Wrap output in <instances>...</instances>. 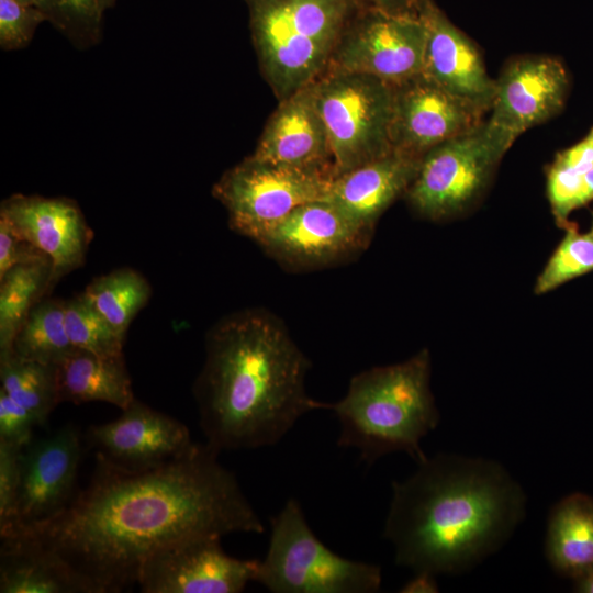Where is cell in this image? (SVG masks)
<instances>
[{"label": "cell", "mask_w": 593, "mask_h": 593, "mask_svg": "<svg viewBox=\"0 0 593 593\" xmlns=\"http://www.w3.org/2000/svg\"><path fill=\"white\" fill-rule=\"evenodd\" d=\"M438 591L436 574L427 571L414 572V577L399 590L401 593H437Z\"/></svg>", "instance_id": "38"}, {"label": "cell", "mask_w": 593, "mask_h": 593, "mask_svg": "<svg viewBox=\"0 0 593 593\" xmlns=\"http://www.w3.org/2000/svg\"><path fill=\"white\" fill-rule=\"evenodd\" d=\"M574 591L579 593H593V569L583 577L574 580Z\"/></svg>", "instance_id": "40"}, {"label": "cell", "mask_w": 593, "mask_h": 593, "mask_svg": "<svg viewBox=\"0 0 593 593\" xmlns=\"http://www.w3.org/2000/svg\"><path fill=\"white\" fill-rule=\"evenodd\" d=\"M495 83L488 122L513 144L526 130L562 108L569 81L559 60L527 56L511 61Z\"/></svg>", "instance_id": "16"}, {"label": "cell", "mask_w": 593, "mask_h": 593, "mask_svg": "<svg viewBox=\"0 0 593 593\" xmlns=\"http://www.w3.org/2000/svg\"><path fill=\"white\" fill-rule=\"evenodd\" d=\"M45 15L35 5L0 0V46L4 51L24 47Z\"/></svg>", "instance_id": "31"}, {"label": "cell", "mask_w": 593, "mask_h": 593, "mask_svg": "<svg viewBox=\"0 0 593 593\" xmlns=\"http://www.w3.org/2000/svg\"><path fill=\"white\" fill-rule=\"evenodd\" d=\"M253 156L275 164L333 174L327 132L315 103L313 82L280 101Z\"/></svg>", "instance_id": "19"}, {"label": "cell", "mask_w": 593, "mask_h": 593, "mask_svg": "<svg viewBox=\"0 0 593 593\" xmlns=\"http://www.w3.org/2000/svg\"><path fill=\"white\" fill-rule=\"evenodd\" d=\"M58 403L105 402L126 409L135 400L124 356L104 357L75 348L55 365Z\"/></svg>", "instance_id": "22"}, {"label": "cell", "mask_w": 593, "mask_h": 593, "mask_svg": "<svg viewBox=\"0 0 593 593\" xmlns=\"http://www.w3.org/2000/svg\"><path fill=\"white\" fill-rule=\"evenodd\" d=\"M1 593H90L57 555L21 536L1 538Z\"/></svg>", "instance_id": "21"}, {"label": "cell", "mask_w": 593, "mask_h": 593, "mask_svg": "<svg viewBox=\"0 0 593 593\" xmlns=\"http://www.w3.org/2000/svg\"><path fill=\"white\" fill-rule=\"evenodd\" d=\"M101 7L103 11H105L109 8H112L115 3V0H100Z\"/></svg>", "instance_id": "41"}, {"label": "cell", "mask_w": 593, "mask_h": 593, "mask_svg": "<svg viewBox=\"0 0 593 593\" xmlns=\"http://www.w3.org/2000/svg\"><path fill=\"white\" fill-rule=\"evenodd\" d=\"M219 537L177 540L143 563L137 584L144 593H238L256 581L260 560L228 556Z\"/></svg>", "instance_id": "11"}, {"label": "cell", "mask_w": 593, "mask_h": 593, "mask_svg": "<svg viewBox=\"0 0 593 593\" xmlns=\"http://www.w3.org/2000/svg\"><path fill=\"white\" fill-rule=\"evenodd\" d=\"M334 175L261 160L253 155L225 171L212 193L230 226L258 243L295 208L327 194Z\"/></svg>", "instance_id": "8"}, {"label": "cell", "mask_w": 593, "mask_h": 593, "mask_svg": "<svg viewBox=\"0 0 593 593\" xmlns=\"http://www.w3.org/2000/svg\"><path fill=\"white\" fill-rule=\"evenodd\" d=\"M0 217L51 259L53 287L83 265L93 232L72 200L15 194L2 201Z\"/></svg>", "instance_id": "17"}, {"label": "cell", "mask_w": 593, "mask_h": 593, "mask_svg": "<svg viewBox=\"0 0 593 593\" xmlns=\"http://www.w3.org/2000/svg\"><path fill=\"white\" fill-rule=\"evenodd\" d=\"M65 323L76 348L104 357L123 356L125 337L82 294L65 301Z\"/></svg>", "instance_id": "29"}, {"label": "cell", "mask_w": 593, "mask_h": 593, "mask_svg": "<svg viewBox=\"0 0 593 593\" xmlns=\"http://www.w3.org/2000/svg\"><path fill=\"white\" fill-rule=\"evenodd\" d=\"M583 175L556 158L548 172L547 192L551 211L558 226L564 228L571 222L569 215L579 208L578 200Z\"/></svg>", "instance_id": "32"}, {"label": "cell", "mask_w": 593, "mask_h": 593, "mask_svg": "<svg viewBox=\"0 0 593 593\" xmlns=\"http://www.w3.org/2000/svg\"><path fill=\"white\" fill-rule=\"evenodd\" d=\"M488 121L428 150L406 191L423 216L439 220L463 211L484 189L511 147Z\"/></svg>", "instance_id": "9"}, {"label": "cell", "mask_w": 593, "mask_h": 593, "mask_svg": "<svg viewBox=\"0 0 593 593\" xmlns=\"http://www.w3.org/2000/svg\"><path fill=\"white\" fill-rule=\"evenodd\" d=\"M423 157L399 152L337 176L324 200L358 226L372 232L376 221L415 179Z\"/></svg>", "instance_id": "20"}, {"label": "cell", "mask_w": 593, "mask_h": 593, "mask_svg": "<svg viewBox=\"0 0 593 593\" xmlns=\"http://www.w3.org/2000/svg\"><path fill=\"white\" fill-rule=\"evenodd\" d=\"M563 230V238L535 283L538 295L593 271V220L585 232H580L572 222Z\"/></svg>", "instance_id": "28"}, {"label": "cell", "mask_w": 593, "mask_h": 593, "mask_svg": "<svg viewBox=\"0 0 593 593\" xmlns=\"http://www.w3.org/2000/svg\"><path fill=\"white\" fill-rule=\"evenodd\" d=\"M590 133H592V134H593V128H592V131H591Z\"/></svg>", "instance_id": "43"}, {"label": "cell", "mask_w": 593, "mask_h": 593, "mask_svg": "<svg viewBox=\"0 0 593 593\" xmlns=\"http://www.w3.org/2000/svg\"><path fill=\"white\" fill-rule=\"evenodd\" d=\"M486 111L448 92L421 72L394 85L392 148L423 157L437 145L481 124Z\"/></svg>", "instance_id": "12"}, {"label": "cell", "mask_w": 593, "mask_h": 593, "mask_svg": "<svg viewBox=\"0 0 593 593\" xmlns=\"http://www.w3.org/2000/svg\"><path fill=\"white\" fill-rule=\"evenodd\" d=\"M122 412L119 418L92 425L87 432L96 456L119 468L152 469L187 455L195 446L183 423L136 399Z\"/></svg>", "instance_id": "14"}, {"label": "cell", "mask_w": 593, "mask_h": 593, "mask_svg": "<svg viewBox=\"0 0 593 593\" xmlns=\"http://www.w3.org/2000/svg\"><path fill=\"white\" fill-rule=\"evenodd\" d=\"M392 483L383 536L395 563L455 574L497 551L526 514V494L497 461L438 454Z\"/></svg>", "instance_id": "2"}, {"label": "cell", "mask_w": 593, "mask_h": 593, "mask_svg": "<svg viewBox=\"0 0 593 593\" xmlns=\"http://www.w3.org/2000/svg\"><path fill=\"white\" fill-rule=\"evenodd\" d=\"M46 259L49 258L43 251L22 237L3 217H0V277L16 265Z\"/></svg>", "instance_id": "35"}, {"label": "cell", "mask_w": 593, "mask_h": 593, "mask_svg": "<svg viewBox=\"0 0 593 593\" xmlns=\"http://www.w3.org/2000/svg\"><path fill=\"white\" fill-rule=\"evenodd\" d=\"M152 289L132 268H120L94 278L81 293L125 337L135 315L147 304Z\"/></svg>", "instance_id": "26"}, {"label": "cell", "mask_w": 593, "mask_h": 593, "mask_svg": "<svg viewBox=\"0 0 593 593\" xmlns=\"http://www.w3.org/2000/svg\"><path fill=\"white\" fill-rule=\"evenodd\" d=\"M310 366L266 312L247 310L216 323L193 385L206 444L219 451L273 446L304 414L326 410L306 392Z\"/></svg>", "instance_id": "3"}, {"label": "cell", "mask_w": 593, "mask_h": 593, "mask_svg": "<svg viewBox=\"0 0 593 593\" xmlns=\"http://www.w3.org/2000/svg\"><path fill=\"white\" fill-rule=\"evenodd\" d=\"M16 1L25 3V4H31V5H35V2H36V0H16Z\"/></svg>", "instance_id": "42"}, {"label": "cell", "mask_w": 593, "mask_h": 593, "mask_svg": "<svg viewBox=\"0 0 593 593\" xmlns=\"http://www.w3.org/2000/svg\"><path fill=\"white\" fill-rule=\"evenodd\" d=\"M219 452L195 444L176 460L138 471L97 456L90 482L61 512L5 537L21 536L57 555L90 593L121 592L170 542L265 532Z\"/></svg>", "instance_id": "1"}, {"label": "cell", "mask_w": 593, "mask_h": 593, "mask_svg": "<svg viewBox=\"0 0 593 593\" xmlns=\"http://www.w3.org/2000/svg\"><path fill=\"white\" fill-rule=\"evenodd\" d=\"M593 200V168L583 175L578 205L583 206Z\"/></svg>", "instance_id": "39"}, {"label": "cell", "mask_w": 593, "mask_h": 593, "mask_svg": "<svg viewBox=\"0 0 593 593\" xmlns=\"http://www.w3.org/2000/svg\"><path fill=\"white\" fill-rule=\"evenodd\" d=\"M547 560L559 574L577 580L593 569V497L572 493L553 505L545 540Z\"/></svg>", "instance_id": "23"}, {"label": "cell", "mask_w": 593, "mask_h": 593, "mask_svg": "<svg viewBox=\"0 0 593 593\" xmlns=\"http://www.w3.org/2000/svg\"><path fill=\"white\" fill-rule=\"evenodd\" d=\"M360 8L394 14H416L421 0H355Z\"/></svg>", "instance_id": "37"}, {"label": "cell", "mask_w": 593, "mask_h": 593, "mask_svg": "<svg viewBox=\"0 0 593 593\" xmlns=\"http://www.w3.org/2000/svg\"><path fill=\"white\" fill-rule=\"evenodd\" d=\"M35 7L77 47L100 41L104 12L100 0H36Z\"/></svg>", "instance_id": "30"}, {"label": "cell", "mask_w": 593, "mask_h": 593, "mask_svg": "<svg viewBox=\"0 0 593 593\" xmlns=\"http://www.w3.org/2000/svg\"><path fill=\"white\" fill-rule=\"evenodd\" d=\"M313 91L334 178L393 152L394 85L366 74L326 70L313 82Z\"/></svg>", "instance_id": "7"}, {"label": "cell", "mask_w": 593, "mask_h": 593, "mask_svg": "<svg viewBox=\"0 0 593 593\" xmlns=\"http://www.w3.org/2000/svg\"><path fill=\"white\" fill-rule=\"evenodd\" d=\"M256 582L273 593H373L379 566L344 558L313 533L301 504L289 499L271 519L269 547Z\"/></svg>", "instance_id": "6"}, {"label": "cell", "mask_w": 593, "mask_h": 593, "mask_svg": "<svg viewBox=\"0 0 593 593\" xmlns=\"http://www.w3.org/2000/svg\"><path fill=\"white\" fill-rule=\"evenodd\" d=\"M429 380L427 349L403 362L354 376L347 393L326 407L339 422L337 445L357 449L368 463L393 451L424 461L421 440L440 421Z\"/></svg>", "instance_id": "4"}, {"label": "cell", "mask_w": 593, "mask_h": 593, "mask_svg": "<svg viewBox=\"0 0 593 593\" xmlns=\"http://www.w3.org/2000/svg\"><path fill=\"white\" fill-rule=\"evenodd\" d=\"M22 448L0 441V537L13 527L21 486Z\"/></svg>", "instance_id": "33"}, {"label": "cell", "mask_w": 593, "mask_h": 593, "mask_svg": "<svg viewBox=\"0 0 593 593\" xmlns=\"http://www.w3.org/2000/svg\"><path fill=\"white\" fill-rule=\"evenodd\" d=\"M417 13L426 27L422 74L448 92L489 111L496 83L489 77L474 44L432 0H421Z\"/></svg>", "instance_id": "18"}, {"label": "cell", "mask_w": 593, "mask_h": 593, "mask_svg": "<svg viewBox=\"0 0 593 593\" xmlns=\"http://www.w3.org/2000/svg\"><path fill=\"white\" fill-rule=\"evenodd\" d=\"M49 259L16 265L0 277V358L11 354L13 340L32 307L54 287Z\"/></svg>", "instance_id": "24"}, {"label": "cell", "mask_w": 593, "mask_h": 593, "mask_svg": "<svg viewBox=\"0 0 593 593\" xmlns=\"http://www.w3.org/2000/svg\"><path fill=\"white\" fill-rule=\"evenodd\" d=\"M425 42L426 27L418 13L359 8L326 70L360 72L398 85L422 72Z\"/></svg>", "instance_id": "10"}, {"label": "cell", "mask_w": 593, "mask_h": 593, "mask_svg": "<svg viewBox=\"0 0 593 593\" xmlns=\"http://www.w3.org/2000/svg\"><path fill=\"white\" fill-rule=\"evenodd\" d=\"M76 347L65 323V301L45 299L36 303L21 325L12 344L15 357L55 366Z\"/></svg>", "instance_id": "25"}, {"label": "cell", "mask_w": 593, "mask_h": 593, "mask_svg": "<svg viewBox=\"0 0 593 593\" xmlns=\"http://www.w3.org/2000/svg\"><path fill=\"white\" fill-rule=\"evenodd\" d=\"M371 234L322 199L295 208L258 244L288 266L307 268L329 265L359 251Z\"/></svg>", "instance_id": "13"}, {"label": "cell", "mask_w": 593, "mask_h": 593, "mask_svg": "<svg viewBox=\"0 0 593 593\" xmlns=\"http://www.w3.org/2000/svg\"><path fill=\"white\" fill-rule=\"evenodd\" d=\"M260 70L279 101L327 68L355 0H247Z\"/></svg>", "instance_id": "5"}, {"label": "cell", "mask_w": 593, "mask_h": 593, "mask_svg": "<svg viewBox=\"0 0 593 593\" xmlns=\"http://www.w3.org/2000/svg\"><path fill=\"white\" fill-rule=\"evenodd\" d=\"M38 426L34 415L0 390V441L24 449Z\"/></svg>", "instance_id": "34"}, {"label": "cell", "mask_w": 593, "mask_h": 593, "mask_svg": "<svg viewBox=\"0 0 593 593\" xmlns=\"http://www.w3.org/2000/svg\"><path fill=\"white\" fill-rule=\"evenodd\" d=\"M0 390L29 410L38 426L58 405L55 366L23 360L10 354L0 358Z\"/></svg>", "instance_id": "27"}, {"label": "cell", "mask_w": 593, "mask_h": 593, "mask_svg": "<svg viewBox=\"0 0 593 593\" xmlns=\"http://www.w3.org/2000/svg\"><path fill=\"white\" fill-rule=\"evenodd\" d=\"M557 157L584 175L593 168V134L589 133L583 141L560 153Z\"/></svg>", "instance_id": "36"}, {"label": "cell", "mask_w": 593, "mask_h": 593, "mask_svg": "<svg viewBox=\"0 0 593 593\" xmlns=\"http://www.w3.org/2000/svg\"><path fill=\"white\" fill-rule=\"evenodd\" d=\"M80 457L79 430L71 424L32 440L22 450L15 522L5 536L51 518L71 502Z\"/></svg>", "instance_id": "15"}]
</instances>
